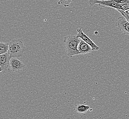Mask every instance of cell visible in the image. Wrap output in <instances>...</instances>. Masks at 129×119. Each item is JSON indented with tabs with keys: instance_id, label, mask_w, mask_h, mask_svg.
Masks as SVG:
<instances>
[{
	"instance_id": "obj_1",
	"label": "cell",
	"mask_w": 129,
	"mask_h": 119,
	"mask_svg": "<svg viewBox=\"0 0 129 119\" xmlns=\"http://www.w3.org/2000/svg\"><path fill=\"white\" fill-rule=\"evenodd\" d=\"M81 39L75 35H68L64 38L63 42L64 44L66 53L69 57L80 54L78 46Z\"/></svg>"
},
{
	"instance_id": "obj_2",
	"label": "cell",
	"mask_w": 129,
	"mask_h": 119,
	"mask_svg": "<svg viewBox=\"0 0 129 119\" xmlns=\"http://www.w3.org/2000/svg\"><path fill=\"white\" fill-rule=\"evenodd\" d=\"M26 50L22 40L13 39L9 42L8 54L12 58H18L22 56Z\"/></svg>"
},
{
	"instance_id": "obj_3",
	"label": "cell",
	"mask_w": 129,
	"mask_h": 119,
	"mask_svg": "<svg viewBox=\"0 0 129 119\" xmlns=\"http://www.w3.org/2000/svg\"><path fill=\"white\" fill-rule=\"evenodd\" d=\"M89 5L90 6H93L95 4H98L100 7L104 8L105 7H109L114 8L116 9L123 10V5L115 3L113 0H89Z\"/></svg>"
},
{
	"instance_id": "obj_4",
	"label": "cell",
	"mask_w": 129,
	"mask_h": 119,
	"mask_svg": "<svg viewBox=\"0 0 129 119\" xmlns=\"http://www.w3.org/2000/svg\"><path fill=\"white\" fill-rule=\"evenodd\" d=\"M12 57L8 53L0 55V72L4 73L11 71L10 69V60Z\"/></svg>"
},
{
	"instance_id": "obj_5",
	"label": "cell",
	"mask_w": 129,
	"mask_h": 119,
	"mask_svg": "<svg viewBox=\"0 0 129 119\" xmlns=\"http://www.w3.org/2000/svg\"><path fill=\"white\" fill-rule=\"evenodd\" d=\"M77 37L79 38L81 40H83L85 42L87 43V44L89 45L91 47H92V50L95 51V50H99L100 49V47L97 46V45L95 44L94 42L92 41V40L88 37L87 35L85 34L83 32L82 28H79L77 29Z\"/></svg>"
},
{
	"instance_id": "obj_6",
	"label": "cell",
	"mask_w": 129,
	"mask_h": 119,
	"mask_svg": "<svg viewBox=\"0 0 129 119\" xmlns=\"http://www.w3.org/2000/svg\"><path fill=\"white\" fill-rule=\"evenodd\" d=\"M115 26L124 34L129 35V22L123 16L118 18L115 22Z\"/></svg>"
},
{
	"instance_id": "obj_7",
	"label": "cell",
	"mask_w": 129,
	"mask_h": 119,
	"mask_svg": "<svg viewBox=\"0 0 129 119\" xmlns=\"http://www.w3.org/2000/svg\"><path fill=\"white\" fill-rule=\"evenodd\" d=\"M10 65L11 70L13 72H20L25 67V64L17 58H12Z\"/></svg>"
},
{
	"instance_id": "obj_8",
	"label": "cell",
	"mask_w": 129,
	"mask_h": 119,
	"mask_svg": "<svg viewBox=\"0 0 129 119\" xmlns=\"http://www.w3.org/2000/svg\"><path fill=\"white\" fill-rule=\"evenodd\" d=\"M78 50L80 52V54L84 55L89 53L92 50V47L89 45L85 42L84 41L81 39V41L78 46Z\"/></svg>"
},
{
	"instance_id": "obj_9",
	"label": "cell",
	"mask_w": 129,
	"mask_h": 119,
	"mask_svg": "<svg viewBox=\"0 0 129 119\" xmlns=\"http://www.w3.org/2000/svg\"><path fill=\"white\" fill-rule=\"evenodd\" d=\"M90 107L84 104H77L75 107V110L76 112L79 114L86 113L89 109Z\"/></svg>"
},
{
	"instance_id": "obj_10",
	"label": "cell",
	"mask_w": 129,
	"mask_h": 119,
	"mask_svg": "<svg viewBox=\"0 0 129 119\" xmlns=\"http://www.w3.org/2000/svg\"><path fill=\"white\" fill-rule=\"evenodd\" d=\"M9 43H0V55H3L6 53H8L9 50Z\"/></svg>"
},
{
	"instance_id": "obj_11",
	"label": "cell",
	"mask_w": 129,
	"mask_h": 119,
	"mask_svg": "<svg viewBox=\"0 0 129 119\" xmlns=\"http://www.w3.org/2000/svg\"><path fill=\"white\" fill-rule=\"evenodd\" d=\"M72 0H59L58 4L62 5L64 7H69L70 4L72 2Z\"/></svg>"
},
{
	"instance_id": "obj_12",
	"label": "cell",
	"mask_w": 129,
	"mask_h": 119,
	"mask_svg": "<svg viewBox=\"0 0 129 119\" xmlns=\"http://www.w3.org/2000/svg\"><path fill=\"white\" fill-rule=\"evenodd\" d=\"M116 10L120 13L122 16H123L126 19L127 21L129 22V10L126 11H124L121 9H116Z\"/></svg>"
},
{
	"instance_id": "obj_13",
	"label": "cell",
	"mask_w": 129,
	"mask_h": 119,
	"mask_svg": "<svg viewBox=\"0 0 129 119\" xmlns=\"http://www.w3.org/2000/svg\"><path fill=\"white\" fill-rule=\"evenodd\" d=\"M113 1L115 3L121 5L129 4V0H113Z\"/></svg>"
},
{
	"instance_id": "obj_14",
	"label": "cell",
	"mask_w": 129,
	"mask_h": 119,
	"mask_svg": "<svg viewBox=\"0 0 129 119\" xmlns=\"http://www.w3.org/2000/svg\"><path fill=\"white\" fill-rule=\"evenodd\" d=\"M123 5V10L124 11L129 10V4H124Z\"/></svg>"
}]
</instances>
